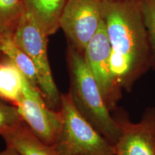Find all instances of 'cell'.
<instances>
[{
	"instance_id": "obj_1",
	"label": "cell",
	"mask_w": 155,
	"mask_h": 155,
	"mask_svg": "<svg viewBox=\"0 0 155 155\" xmlns=\"http://www.w3.org/2000/svg\"><path fill=\"white\" fill-rule=\"evenodd\" d=\"M102 19L111 48V67L121 92L154 65L141 0H104Z\"/></svg>"
},
{
	"instance_id": "obj_2",
	"label": "cell",
	"mask_w": 155,
	"mask_h": 155,
	"mask_svg": "<svg viewBox=\"0 0 155 155\" xmlns=\"http://www.w3.org/2000/svg\"><path fill=\"white\" fill-rule=\"evenodd\" d=\"M68 63L71 81L69 94L75 107L106 140L115 145L121 136V127L110 114L83 54L70 43Z\"/></svg>"
},
{
	"instance_id": "obj_3",
	"label": "cell",
	"mask_w": 155,
	"mask_h": 155,
	"mask_svg": "<svg viewBox=\"0 0 155 155\" xmlns=\"http://www.w3.org/2000/svg\"><path fill=\"white\" fill-rule=\"evenodd\" d=\"M63 125L53 147L58 155H116L106 140L75 107L69 94H61Z\"/></svg>"
},
{
	"instance_id": "obj_4",
	"label": "cell",
	"mask_w": 155,
	"mask_h": 155,
	"mask_svg": "<svg viewBox=\"0 0 155 155\" xmlns=\"http://www.w3.org/2000/svg\"><path fill=\"white\" fill-rule=\"evenodd\" d=\"M48 36L35 19L23 9L13 38L27 53L36 68L38 86L46 104L60 111L61 94L54 81L48 56Z\"/></svg>"
},
{
	"instance_id": "obj_5",
	"label": "cell",
	"mask_w": 155,
	"mask_h": 155,
	"mask_svg": "<svg viewBox=\"0 0 155 155\" xmlns=\"http://www.w3.org/2000/svg\"><path fill=\"white\" fill-rule=\"evenodd\" d=\"M15 106L34 134L46 144L53 147L62 129L61 111L50 108L39 89L32 86L25 77L22 96Z\"/></svg>"
},
{
	"instance_id": "obj_6",
	"label": "cell",
	"mask_w": 155,
	"mask_h": 155,
	"mask_svg": "<svg viewBox=\"0 0 155 155\" xmlns=\"http://www.w3.org/2000/svg\"><path fill=\"white\" fill-rule=\"evenodd\" d=\"M104 0H68L60 20L69 43L81 53L101 24Z\"/></svg>"
},
{
	"instance_id": "obj_7",
	"label": "cell",
	"mask_w": 155,
	"mask_h": 155,
	"mask_svg": "<svg viewBox=\"0 0 155 155\" xmlns=\"http://www.w3.org/2000/svg\"><path fill=\"white\" fill-rule=\"evenodd\" d=\"M111 55V44L103 20L96 33L87 45L83 56L110 111L116 107L121 94L112 74Z\"/></svg>"
},
{
	"instance_id": "obj_8",
	"label": "cell",
	"mask_w": 155,
	"mask_h": 155,
	"mask_svg": "<svg viewBox=\"0 0 155 155\" xmlns=\"http://www.w3.org/2000/svg\"><path fill=\"white\" fill-rule=\"evenodd\" d=\"M116 120L121 133L114 145L116 155H155V108L147 109L138 123Z\"/></svg>"
},
{
	"instance_id": "obj_9",
	"label": "cell",
	"mask_w": 155,
	"mask_h": 155,
	"mask_svg": "<svg viewBox=\"0 0 155 155\" xmlns=\"http://www.w3.org/2000/svg\"><path fill=\"white\" fill-rule=\"evenodd\" d=\"M23 9L48 36L60 28V20L68 0H22Z\"/></svg>"
},
{
	"instance_id": "obj_10",
	"label": "cell",
	"mask_w": 155,
	"mask_h": 155,
	"mask_svg": "<svg viewBox=\"0 0 155 155\" xmlns=\"http://www.w3.org/2000/svg\"><path fill=\"white\" fill-rule=\"evenodd\" d=\"M1 136L7 146L20 155H58L53 147L37 137L24 121Z\"/></svg>"
},
{
	"instance_id": "obj_11",
	"label": "cell",
	"mask_w": 155,
	"mask_h": 155,
	"mask_svg": "<svg viewBox=\"0 0 155 155\" xmlns=\"http://www.w3.org/2000/svg\"><path fill=\"white\" fill-rule=\"evenodd\" d=\"M25 75L3 55L0 63V98L15 106L22 94Z\"/></svg>"
},
{
	"instance_id": "obj_12",
	"label": "cell",
	"mask_w": 155,
	"mask_h": 155,
	"mask_svg": "<svg viewBox=\"0 0 155 155\" xmlns=\"http://www.w3.org/2000/svg\"><path fill=\"white\" fill-rule=\"evenodd\" d=\"M0 53L15 63L32 86L39 89L33 62L16 43L13 34L0 33Z\"/></svg>"
},
{
	"instance_id": "obj_13",
	"label": "cell",
	"mask_w": 155,
	"mask_h": 155,
	"mask_svg": "<svg viewBox=\"0 0 155 155\" xmlns=\"http://www.w3.org/2000/svg\"><path fill=\"white\" fill-rule=\"evenodd\" d=\"M22 12V0H0V33H14Z\"/></svg>"
},
{
	"instance_id": "obj_14",
	"label": "cell",
	"mask_w": 155,
	"mask_h": 155,
	"mask_svg": "<svg viewBox=\"0 0 155 155\" xmlns=\"http://www.w3.org/2000/svg\"><path fill=\"white\" fill-rule=\"evenodd\" d=\"M7 103L0 98V135L24 121L17 106Z\"/></svg>"
},
{
	"instance_id": "obj_15",
	"label": "cell",
	"mask_w": 155,
	"mask_h": 155,
	"mask_svg": "<svg viewBox=\"0 0 155 155\" xmlns=\"http://www.w3.org/2000/svg\"><path fill=\"white\" fill-rule=\"evenodd\" d=\"M141 10L155 63V0H141Z\"/></svg>"
},
{
	"instance_id": "obj_16",
	"label": "cell",
	"mask_w": 155,
	"mask_h": 155,
	"mask_svg": "<svg viewBox=\"0 0 155 155\" xmlns=\"http://www.w3.org/2000/svg\"><path fill=\"white\" fill-rule=\"evenodd\" d=\"M0 155H20L12 147L7 146L6 149L2 152H0Z\"/></svg>"
},
{
	"instance_id": "obj_17",
	"label": "cell",
	"mask_w": 155,
	"mask_h": 155,
	"mask_svg": "<svg viewBox=\"0 0 155 155\" xmlns=\"http://www.w3.org/2000/svg\"><path fill=\"white\" fill-rule=\"evenodd\" d=\"M2 58H3V55L1 53H0V63H1L2 60Z\"/></svg>"
}]
</instances>
